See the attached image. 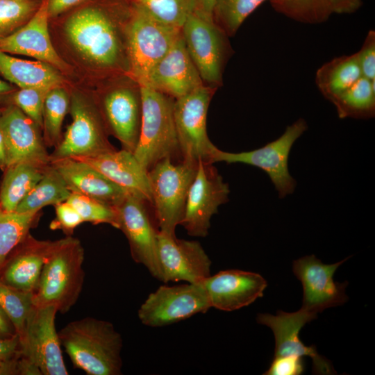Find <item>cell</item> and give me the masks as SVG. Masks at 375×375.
Segmentation results:
<instances>
[{
    "label": "cell",
    "mask_w": 375,
    "mask_h": 375,
    "mask_svg": "<svg viewBox=\"0 0 375 375\" xmlns=\"http://www.w3.org/2000/svg\"><path fill=\"white\" fill-rule=\"evenodd\" d=\"M143 199L128 194L114 208L118 228L126 236L133 260L143 265L155 278L162 281L158 261L157 235L159 228Z\"/></svg>",
    "instance_id": "cell-11"
},
{
    "label": "cell",
    "mask_w": 375,
    "mask_h": 375,
    "mask_svg": "<svg viewBox=\"0 0 375 375\" xmlns=\"http://www.w3.org/2000/svg\"><path fill=\"white\" fill-rule=\"evenodd\" d=\"M216 89L203 85L174 100V120L183 160L210 163L215 145L208 138L206 120Z\"/></svg>",
    "instance_id": "cell-9"
},
{
    "label": "cell",
    "mask_w": 375,
    "mask_h": 375,
    "mask_svg": "<svg viewBox=\"0 0 375 375\" xmlns=\"http://www.w3.org/2000/svg\"><path fill=\"white\" fill-rule=\"evenodd\" d=\"M203 85L205 84L187 51L181 32L142 85L176 99Z\"/></svg>",
    "instance_id": "cell-20"
},
{
    "label": "cell",
    "mask_w": 375,
    "mask_h": 375,
    "mask_svg": "<svg viewBox=\"0 0 375 375\" xmlns=\"http://www.w3.org/2000/svg\"><path fill=\"white\" fill-rule=\"evenodd\" d=\"M158 261L162 281L202 283L210 274L211 260L201 244L178 239L159 231L157 235Z\"/></svg>",
    "instance_id": "cell-15"
},
{
    "label": "cell",
    "mask_w": 375,
    "mask_h": 375,
    "mask_svg": "<svg viewBox=\"0 0 375 375\" xmlns=\"http://www.w3.org/2000/svg\"><path fill=\"white\" fill-rule=\"evenodd\" d=\"M0 112H1V110H0Z\"/></svg>",
    "instance_id": "cell-51"
},
{
    "label": "cell",
    "mask_w": 375,
    "mask_h": 375,
    "mask_svg": "<svg viewBox=\"0 0 375 375\" xmlns=\"http://www.w3.org/2000/svg\"><path fill=\"white\" fill-rule=\"evenodd\" d=\"M58 333L74 367L88 375L122 374V338L111 322L86 317Z\"/></svg>",
    "instance_id": "cell-1"
},
{
    "label": "cell",
    "mask_w": 375,
    "mask_h": 375,
    "mask_svg": "<svg viewBox=\"0 0 375 375\" xmlns=\"http://www.w3.org/2000/svg\"><path fill=\"white\" fill-rule=\"evenodd\" d=\"M73 158L88 163L128 194L139 197L151 204L148 172L133 153L122 149L95 156Z\"/></svg>",
    "instance_id": "cell-25"
},
{
    "label": "cell",
    "mask_w": 375,
    "mask_h": 375,
    "mask_svg": "<svg viewBox=\"0 0 375 375\" xmlns=\"http://www.w3.org/2000/svg\"><path fill=\"white\" fill-rule=\"evenodd\" d=\"M67 201L78 211L84 222L108 224L118 228L117 213L113 207L77 193H72Z\"/></svg>",
    "instance_id": "cell-37"
},
{
    "label": "cell",
    "mask_w": 375,
    "mask_h": 375,
    "mask_svg": "<svg viewBox=\"0 0 375 375\" xmlns=\"http://www.w3.org/2000/svg\"><path fill=\"white\" fill-rule=\"evenodd\" d=\"M216 0H196V10L203 14L212 17V12Z\"/></svg>",
    "instance_id": "cell-48"
},
{
    "label": "cell",
    "mask_w": 375,
    "mask_h": 375,
    "mask_svg": "<svg viewBox=\"0 0 375 375\" xmlns=\"http://www.w3.org/2000/svg\"><path fill=\"white\" fill-rule=\"evenodd\" d=\"M0 306L11 320L20 339L35 306L33 293L14 288L0 281Z\"/></svg>",
    "instance_id": "cell-35"
},
{
    "label": "cell",
    "mask_w": 375,
    "mask_h": 375,
    "mask_svg": "<svg viewBox=\"0 0 375 375\" xmlns=\"http://www.w3.org/2000/svg\"><path fill=\"white\" fill-rule=\"evenodd\" d=\"M202 283L161 285L150 293L138 311L141 323L163 327L204 313L210 308Z\"/></svg>",
    "instance_id": "cell-10"
},
{
    "label": "cell",
    "mask_w": 375,
    "mask_h": 375,
    "mask_svg": "<svg viewBox=\"0 0 375 375\" xmlns=\"http://www.w3.org/2000/svg\"><path fill=\"white\" fill-rule=\"evenodd\" d=\"M307 129L306 121L300 118L288 126L279 138L258 149L231 153L222 151L215 146L210 153L209 162L244 163L258 167L268 175L278 197L283 199L292 194L297 185L288 169L291 148Z\"/></svg>",
    "instance_id": "cell-8"
},
{
    "label": "cell",
    "mask_w": 375,
    "mask_h": 375,
    "mask_svg": "<svg viewBox=\"0 0 375 375\" xmlns=\"http://www.w3.org/2000/svg\"><path fill=\"white\" fill-rule=\"evenodd\" d=\"M181 33L203 83L216 88L221 86L224 67L232 53L228 36L213 17L196 9L187 17Z\"/></svg>",
    "instance_id": "cell-7"
},
{
    "label": "cell",
    "mask_w": 375,
    "mask_h": 375,
    "mask_svg": "<svg viewBox=\"0 0 375 375\" xmlns=\"http://www.w3.org/2000/svg\"><path fill=\"white\" fill-rule=\"evenodd\" d=\"M229 192L228 184L212 164L199 160L180 225L191 236L206 237L212 216L217 212L219 206L228 201Z\"/></svg>",
    "instance_id": "cell-12"
},
{
    "label": "cell",
    "mask_w": 375,
    "mask_h": 375,
    "mask_svg": "<svg viewBox=\"0 0 375 375\" xmlns=\"http://www.w3.org/2000/svg\"><path fill=\"white\" fill-rule=\"evenodd\" d=\"M0 130L6 144V167L18 162L41 167L51 164L41 129L15 104L1 111Z\"/></svg>",
    "instance_id": "cell-17"
},
{
    "label": "cell",
    "mask_w": 375,
    "mask_h": 375,
    "mask_svg": "<svg viewBox=\"0 0 375 375\" xmlns=\"http://www.w3.org/2000/svg\"><path fill=\"white\" fill-rule=\"evenodd\" d=\"M56 217L49 225L51 230H61L66 236L72 235L83 219L78 211L67 201L54 206Z\"/></svg>",
    "instance_id": "cell-40"
},
{
    "label": "cell",
    "mask_w": 375,
    "mask_h": 375,
    "mask_svg": "<svg viewBox=\"0 0 375 375\" xmlns=\"http://www.w3.org/2000/svg\"><path fill=\"white\" fill-rule=\"evenodd\" d=\"M304 371L303 357L297 356H274L266 375H299Z\"/></svg>",
    "instance_id": "cell-42"
},
{
    "label": "cell",
    "mask_w": 375,
    "mask_h": 375,
    "mask_svg": "<svg viewBox=\"0 0 375 375\" xmlns=\"http://www.w3.org/2000/svg\"><path fill=\"white\" fill-rule=\"evenodd\" d=\"M198 162L183 160L174 164L169 158L156 163L149 171L154 217L159 231L175 235L182 219L186 197L196 175Z\"/></svg>",
    "instance_id": "cell-4"
},
{
    "label": "cell",
    "mask_w": 375,
    "mask_h": 375,
    "mask_svg": "<svg viewBox=\"0 0 375 375\" xmlns=\"http://www.w3.org/2000/svg\"><path fill=\"white\" fill-rule=\"evenodd\" d=\"M72 123L51 155L52 159L90 157L115 150L94 108L78 95L70 99Z\"/></svg>",
    "instance_id": "cell-13"
},
{
    "label": "cell",
    "mask_w": 375,
    "mask_h": 375,
    "mask_svg": "<svg viewBox=\"0 0 375 375\" xmlns=\"http://www.w3.org/2000/svg\"><path fill=\"white\" fill-rule=\"evenodd\" d=\"M316 313L301 308L293 312L278 310L276 315L258 314L257 322L269 327L275 338L274 356H308L317 374H336L330 362L317 353L315 345L306 346L299 338L303 326L317 317Z\"/></svg>",
    "instance_id": "cell-19"
},
{
    "label": "cell",
    "mask_w": 375,
    "mask_h": 375,
    "mask_svg": "<svg viewBox=\"0 0 375 375\" xmlns=\"http://www.w3.org/2000/svg\"><path fill=\"white\" fill-rule=\"evenodd\" d=\"M333 12L338 14H351L362 5V0H328Z\"/></svg>",
    "instance_id": "cell-44"
},
{
    "label": "cell",
    "mask_w": 375,
    "mask_h": 375,
    "mask_svg": "<svg viewBox=\"0 0 375 375\" xmlns=\"http://www.w3.org/2000/svg\"><path fill=\"white\" fill-rule=\"evenodd\" d=\"M362 77L356 53L335 58L323 64L316 72L315 83L328 101Z\"/></svg>",
    "instance_id": "cell-28"
},
{
    "label": "cell",
    "mask_w": 375,
    "mask_h": 375,
    "mask_svg": "<svg viewBox=\"0 0 375 375\" xmlns=\"http://www.w3.org/2000/svg\"><path fill=\"white\" fill-rule=\"evenodd\" d=\"M349 258L334 264H324L314 255L293 262V272L303 286V308L317 314L324 310L341 306L348 299L347 283L333 280L336 269Z\"/></svg>",
    "instance_id": "cell-18"
},
{
    "label": "cell",
    "mask_w": 375,
    "mask_h": 375,
    "mask_svg": "<svg viewBox=\"0 0 375 375\" xmlns=\"http://www.w3.org/2000/svg\"><path fill=\"white\" fill-rule=\"evenodd\" d=\"M72 192L59 172L50 164L42 177L17 206L19 213L41 210L47 206L66 201Z\"/></svg>",
    "instance_id": "cell-30"
},
{
    "label": "cell",
    "mask_w": 375,
    "mask_h": 375,
    "mask_svg": "<svg viewBox=\"0 0 375 375\" xmlns=\"http://www.w3.org/2000/svg\"><path fill=\"white\" fill-rule=\"evenodd\" d=\"M21 354L18 335L10 339L0 338V358H12Z\"/></svg>",
    "instance_id": "cell-43"
},
{
    "label": "cell",
    "mask_w": 375,
    "mask_h": 375,
    "mask_svg": "<svg viewBox=\"0 0 375 375\" xmlns=\"http://www.w3.org/2000/svg\"><path fill=\"white\" fill-rule=\"evenodd\" d=\"M0 73L19 88L51 90L62 83L61 76L51 65L40 60L17 58L1 50Z\"/></svg>",
    "instance_id": "cell-26"
},
{
    "label": "cell",
    "mask_w": 375,
    "mask_h": 375,
    "mask_svg": "<svg viewBox=\"0 0 375 375\" xmlns=\"http://www.w3.org/2000/svg\"><path fill=\"white\" fill-rule=\"evenodd\" d=\"M6 168V149L3 134L0 130V169L3 172Z\"/></svg>",
    "instance_id": "cell-49"
},
{
    "label": "cell",
    "mask_w": 375,
    "mask_h": 375,
    "mask_svg": "<svg viewBox=\"0 0 375 375\" xmlns=\"http://www.w3.org/2000/svg\"><path fill=\"white\" fill-rule=\"evenodd\" d=\"M46 167L29 162H18L7 167L0 183L1 208L6 212L15 211L19 203L42 177Z\"/></svg>",
    "instance_id": "cell-27"
},
{
    "label": "cell",
    "mask_w": 375,
    "mask_h": 375,
    "mask_svg": "<svg viewBox=\"0 0 375 375\" xmlns=\"http://www.w3.org/2000/svg\"><path fill=\"white\" fill-rule=\"evenodd\" d=\"M375 81L364 77L329 101L340 119H369L375 115Z\"/></svg>",
    "instance_id": "cell-29"
},
{
    "label": "cell",
    "mask_w": 375,
    "mask_h": 375,
    "mask_svg": "<svg viewBox=\"0 0 375 375\" xmlns=\"http://www.w3.org/2000/svg\"><path fill=\"white\" fill-rule=\"evenodd\" d=\"M70 99L67 92L60 88L51 89L47 94L43 107V140L47 147L60 142L63 120L69 110Z\"/></svg>",
    "instance_id": "cell-32"
},
{
    "label": "cell",
    "mask_w": 375,
    "mask_h": 375,
    "mask_svg": "<svg viewBox=\"0 0 375 375\" xmlns=\"http://www.w3.org/2000/svg\"><path fill=\"white\" fill-rule=\"evenodd\" d=\"M49 0H44L31 19L0 40V50L36 58L58 68L65 63L53 48L48 29Z\"/></svg>",
    "instance_id": "cell-23"
},
{
    "label": "cell",
    "mask_w": 375,
    "mask_h": 375,
    "mask_svg": "<svg viewBox=\"0 0 375 375\" xmlns=\"http://www.w3.org/2000/svg\"><path fill=\"white\" fill-rule=\"evenodd\" d=\"M273 8L295 21L320 24L333 13L328 0H269Z\"/></svg>",
    "instance_id": "cell-33"
},
{
    "label": "cell",
    "mask_w": 375,
    "mask_h": 375,
    "mask_svg": "<svg viewBox=\"0 0 375 375\" xmlns=\"http://www.w3.org/2000/svg\"><path fill=\"white\" fill-rule=\"evenodd\" d=\"M40 215L41 210L19 213L6 212L0 206V267L36 226Z\"/></svg>",
    "instance_id": "cell-31"
},
{
    "label": "cell",
    "mask_w": 375,
    "mask_h": 375,
    "mask_svg": "<svg viewBox=\"0 0 375 375\" xmlns=\"http://www.w3.org/2000/svg\"><path fill=\"white\" fill-rule=\"evenodd\" d=\"M21 354L12 358H0V375H19L18 362Z\"/></svg>",
    "instance_id": "cell-46"
},
{
    "label": "cell",
    "mask_w": 375,
    "mask_h": 375,
    "mask_svg": "<svg viewBox=\"0 0 375 375\" xmlns=\"http://www.w3.org/2000/svg\"><path fill=\"white\" fill-rule=\"evenodd\" d=\"M267 0H216L212 17L228 36H233L246 18Z\"/></svg>",
    "instance_id": "cell-34"
},
{
    "label": "cell",
    "mask_w": 375,
    "mask_h": 375,
    "mask_svg": "<svg viewBox=\"0 0 375 375\" xmlns=\"http://www.w3.org/2000/svg\"><path fill=\"white\" fill-rule=\"evenodd\" d=\"M53 242L28 233L0 267V281L34 294Z\"/></svg>",
    "instance_id": "cell-22"
},
{
    "label": "cell",
    "mask_w": 375,
    "mask_h": 375,
    "mask_svg": "<svg viewBox=\"0 0 375 375\" xmlns=\"http://www.w3.org/2000/svg\"><path fill=\"white\" fill-rule=\"evenodd\" d=\"M211 308L234 311L263 296L267 283L259 274L240 269L220 271L202 282Z\"/></svg>",
    "instance_id": "cell-21"
},
{
    "label": "cell",
    "mask_w": 375,
    "mask_h": 375,
    "mask_svg": "<svg viewBox=\"0 0 375 375\" xmlns=\"http://www.w3.org/2000/svg\"><path fill=\"white\" fill-rule=\"evenodd\" d=\"M32 10L28 0H0V40L18 29Z\"/></svg>",
    "instance_id": "cell-38"
},
{
    "label": "cell",
    "mask_w": 375,
    "mask_h": 375,
    "mask_svg": "<svg viewBox=\"0 0 375 375\" xmlns=\"http://www.w3.org/2000/svg\"><path fill=\"white\" fill-rule=\"evenodd\" d=\"M141 94V127L133 154L148 172L160 160L181 153L173 115L175 99L144 85Z\"/></svg>",
    "instance_id": "cell-3"
},
{
    "label": "cell",
    "mask_w": 375,
    "mask_h": 375,
    "mask_svg": "<svg viewBox=\"0 0 375 375\" xmlns=\"http://www.w3.org/2000/svg\"><path fill=\"white\" fill-rule=\"evenodd\" d=\"M135 6L156 19L181 28L196 8V0H134Z\"/></svg>",
    "instance_id": "cell-36"
},
{
    "label": "cell",
    "mask_w": 375,
    "mask_h": 375,
    "mask_svg": "<svg viewBox=\"0 0 375 375\" xmlns=\"http://www.w3.org/2000/svg\"><path fill=\"white\" fill-rule=\"evenodd\" d=\"M131 14L126 27L128 75L142 85L181 28L163 23L136 6Z\"/></svg>",
    "instance_id": "cell-6"
},
{
    "label": "cell",
    "mask_w": 375,
    "mask_h": 375,
    "mask_svg": "<svg viewBox=\"0 0 375 375\" xmlns=\"http://www.w3.org/2000/svg\"><path fill=\"white\" fill-rule=\"evenodd\" d=\"M17 335L11 320L0 306V338L10 339Z\"/></svg>",
    "instance_id": "cell-45"
},
{
    "label": "cell",
    "mask_w": 375,
    "mask_h": 375,
    "mask_svg": "<svg viewBox=\"0 0 375 375\" xmlns=\"http://www.w3.org/2000/svg\"><path fill=\"white\" fill-rule=\"evenodd\" d=\"M51 164L61 175L72 193L93 198L113 208L128 194L82 160L64 158L52 159Z\"/></svg>",
    "instance_id": "cell-24"
},
{
    "label": "cell",
    "mask_w": 375,
    "mask_h": 375,
    "mask_svg": "<svg viewBox=\"0 0 375 375\" xmlns=\"http://www.w3.org/2000/svg\"><path fill=\"white\" fill-rule=\"evenodd\" d=\"M84 257L78 238L70 235L55 240L33 294L34 306H53L60 313L67 312L83 289Z\"/></svg>",
    "instance_id": "cell-2"
},
{
    "label": "cell",
    "mask_w": 375,
    "mask_h": 375,
    "mask_svg": "<svg viewBox=\"0 0 375 375\" xmlns=\"http://www.w3.org/2000/svg\"><path fill=\"white\" fill-rule=\"evenodd\" d=\"M45 88H20L13 96V104L31 118L42 130L43 126V107L47 92Z\"/></svg>",
    "instance_id": "cell-39"
},
{
    "label": "cell",
    "mask_w": 375,
    "mask_h": 375,
    "mask_svg": "<svg viewBox=\"0 0 375 375\" xmlns=\"http://www.w3.org/2000/svg\"><path fill=\"white\" fill-rule=\"evenodd\" d=\"M65 31L76 49L99 67L117 68L124 55L128 58L115 24L99 9L76 12L69 18Z\"/></svg>",
    "instance_id": "cell-5"
},
{
    "label": "cell",
    "mask_w": 375,
    "mask_h": 375,
    "mask_svg": "<svg viewBox=\"0 0 375 375\" xmlns=\"http://www.w3.org/2000/svg\"><path fill=\"white\" fill-rule=\"evenodd\" d=\"M101 110L107 131L121 143L122 149L134 152L142 122L141 85L135 80L106 91Z\"/></svg>",
    "instance_id": "cell-16"
},
{
    "label": "cell",
    "mask_w": 375,
    "mask_h": 375,
    "mask_svg": "<svg viewBox=\"0 0 375 375\" xmlns=\"http://www.w3.org/2000/svg\"><path fill=\"white\" fill-rule=\"evenodd\" d=\"M57 312L53 306H34L19 339L22 355L36 365L42 375L69 374L55 325Z\"/></svg>",
    "instance_id": "cell-14"
},
{
    "label": "cell",
    "mask_w": 375,
    "mask_h": 375,
    "mask_svg": "<svg viewBox=\"0 0 375 375\" xmlns=\"http://www.w3.org/2000/svg\"><path fill=\"white\" fill-rule=\"evenodd\" d=\"M13 90V88L8 83L0 79V99L10 93Z\"/></svg>",
    "instance_id": "cell-50"
},
{
    "label": "cell",
    "mask_w": 375,
    "mask_h": 375,
    "mask_svg": "<svg viewBox=\"0 0 375 375\" xmlns=\"http://www.w3.org/2000/svg\"><path fill=\"white\" fill-rule=\"evenodd\" d=\"M81 0H49V15H56Z\"/></svg>",
    "instance_id": "cell-47"
},
{
    "label": "cell",
    "mask_w": 375,
    "mask_h": 375,
    "mask_svg": "<svg viewBox=\"0 0 375 375\" xmlns=\"http://www.w3.org/2000/svg\"><path fill=\"white\" fill-rule=\"evenodd\" d=\"M362 76L375 81V31L370 30L360 49L356 52Z\"/></svg>",
    "instance_id": "cell-41"
}]
</instances>
